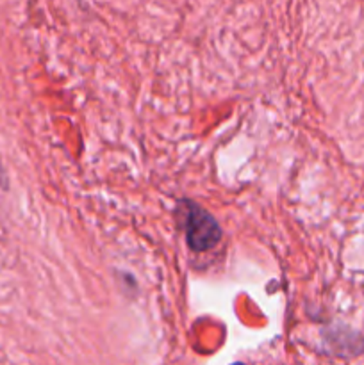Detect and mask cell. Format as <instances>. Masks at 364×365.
I'll list each match as a JSON object with an SVG mask.
<instances>
[{
  "label": "cell",
  "instance_id": "obj_1",
  "mask_svg": "<svg viewBox=\"0 0 364 365\" xmlns=\"http://www.w3.org/2000/svg\"><path fill=\"white\" fill-rule=\"evenodd\" d=\"M186 241L195 252H207L221 239V228L209 212L195 203H186Z\"/></svg>",
  "mask_w": 364,
  "mask_h": 365
}]
</instances>
